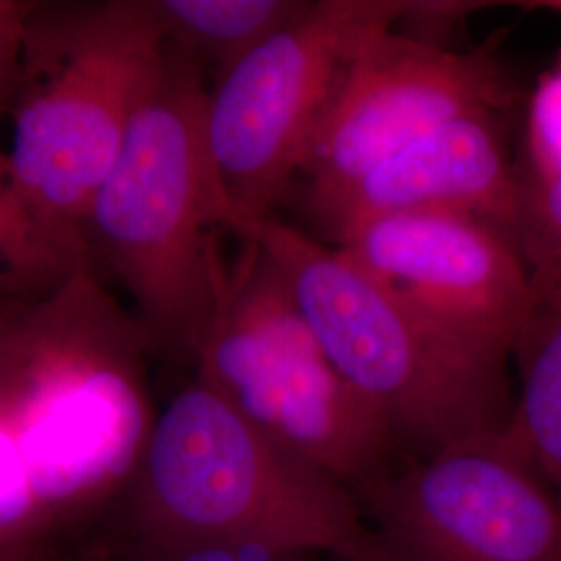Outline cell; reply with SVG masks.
<instances>
[{"label":"cell","mask_w":561,"mask_h":561,"mask_svg":"<svg viewBox=\"0 0 561 561\" xmlns=\"http://www.w3.org/2000/svg\"><path fill=\"white\" fill-rule=\"evenodd\" d=\"M164 57L148 0L36 2L9 106L18 296L88 268L90 208Z\"/></svg>","instance_id":"1"},{"label":"cell","mask_w":561,"mask_h":561,"mask_svg":"<svg viewBox=\"0 0 561 561\" xmlns=\"http://www.w3.org/2000/svg\"><path fill=\"white\" fill-rule=\"evenodd\" d=\"M150 347L90 268L13 300L0 424L60 533L127 493L138 472L157 421L144 366Z\"/></svg>","instance_id":"2"},{"label":"cell","mask_w":561,"mask_h":561,"mask_svg":"<svg viewBox=\"0 0 561 561\" xmlns=\"http://www.w3.org/2000/svg\"><path fill=\"white\" fill-rule=\"evenodd\" d=\"M127 507L140 545L227 542L343 561H405L347 484L194 379L157 412Z\"/></svg>","instance_id":"3"},{"label":"cell","mask_w":561,"mask_h":561,"mask_svg":"<svg viewBox=\"0 0 561 561\" xmlns=\"http://www.w3.org/2000/svg\"><path fill=\"white\" fill-rule=\"evenodd\" d=\"M206 94L201 62L167 46L85 227L88 254L131 296L150 345L192 362L229 275L219 233L236 227L206 148Z\"/></svg>","instance_id":"4"},{"label":"cell","mask_w":561,"mask_h":561,"mask_svg":"<svg viewBox=\"0 0 561 561\" xmlns=\"http://www.w3.org/2000/svg\"><path fill=\"white\" fill-rule=\"evenodd\" d=\"M277 264L306 322L335 366L398 439L431 456L507 428V358L447 331L373 279L337 245L273 215L243 225Z\"/></svg>","instance_id":"5"},{"label":"cell","mask_w":561,"mask_h":561,"mask_svg":"<svg viewBox=\"0 0 561 561\" xmlns=\"http://www.w3.org/2000/svg\"><path fill=\"white\" fill-rule=\"evenodd\" d=\"M240 240L196 379L287 451L366 489L385 474L393 431L329 362L277 264Z\"/></svg>","instance_id":"6"},{"label":"cell","mask_w":561,"mask_h":561,"mask_svg":"<svg viewBox=\"0 0 561 561\" xmlns=\"http://www.w3.org/2000/svg\"><path fill=\"white\" fill-rule=\"evenodd\" d=\"M408 0H319L219 73L204 136L238 233L273 215L350 59L396 30Z\"/></svg>","instance_id":"7"},{"label":"cell","mask_w":561,"mask_h":561,"mask_svg":"<svg viewBox=\"0 0 561 561\" xmlns=\"http://www.w3.org/2000/svg\"><path fill=\"white\" fill-rule=\"evenodd\" d=\"M520 90L491 48L458 50L389 30L345 65L308 146L301 173L310 204L447 121L505 115Z\"/></svg>","instance_id":"8"},{"label":"cell","mask_w":561,"mask_h":561,"mask_svg":"<svg viewBox=\"0 0 561 561\" xmlns=\"http://www.w3.org/2000/svg\"><path fill=\"white\" fill-rule=\"evenodd\" d=\"M364 491L405 561H561V497L505 431L422 456Z\"/></svg>","instance_id":"9"},{"label":"cell","mask_w":561,"mask_h":561,"mask_svg":"<svg viewBox=\"0 0 561 561\" xmlns=\"http://www.w3.org/2000/svg\"><path fill=\"white\" fill-rule=\"evenodd\" d=\"M333 241L447 331L512 358L535 289L518 243L500 227L447 213L382 215L343 227Z\"/></svg>","instance_id":"10"},{"label":"cell","mask_w":561,"mask_h":561,"mask_svg":"<svg viewBox=\"0 0 561 561\" xmlns=\"http://www.w3.org/2000/svg\"><path fill=\"white\" fill-rule=\"evenodd\" d=\"M502 125V115L447 121L310 206L331 236L370 217L447 213L491 222L516 240L524 180Z\"/></svg>","instance_id":"11"},{"label":"cell","mask_w":561,"mask_h":561,"mask_svg":"<svg viewBox=\"0 0 561 561\" xmlns=\"http://www.w3.org/2000/svg\"><path fill=\"white\" fill-rule=\"evenodd\" d=\"M512 358L520 391L505 435L561 497V296L535 300Z\"/></svg>","instance_id":"12"},{"label":"cell","mask_w":561,"mask_h":561,"mask_svg":"<svg viewBox=\"0 0 561 561\" xmlns=\"http://www.w3.org/2000/svg\"><path fill=\"white\" fill-rule=\"evenodd\" d=\"M310 0H148L162 41L222 73L261 42L298 20Z\"/></svg>","instance_id":"13"},{"label":"cell","mask_w":561,"mask_h":561,"mask_svg":"<svg viewBox=\"0 0 561 561\" xmlns=\"http://www.w3.org/2000/svg\"><path fill=\"white\" fill-rule=\"evenodd\" d=\"M59 533L18 445L0 424V561H41Z\"/></svg>","instance_id":"14"},{"label":"cell","mask_w":561,"mask_h":561,"mask_svg":"<svg viewBox=\"0 0 561 561\" xmlns=\"http://www.w3.org/2000/svg\"><path fill=\"white\" fill-rule=\"evenodd\" d=\"M522 180L516 243L530 273L535 300L561 296V173L530 175L522 169Z\"/></svg>","instance_id":"15"},{"label":"cell","mask_w":561,"mask_h":561,"mask_svg":"<svg viewBox=\"0 0 561 561\" xmlns=\"http://www.w3.org/2000/svg\"><path fill=\"white\" fill-rule=\"evenodd\" d=\"M526 150V173H561V65L542 76L528 101Z\"/></svg>","instance_id":"16"},{"label":"cell","mask_w":561,"mask_h":561,"mask_svg":"<svg viewBox=\"0 0 561 561\" xmlns=\"http://www.w3.org/2000/svg\"><path fill=\"white\" fill-rule=\"evenodd\" d=\"M482 7H493V2H456V0H412L408 2L403 15H401L398 25H405V30L400 32L401 36H408L412 41L433 44V46H447V38L454 36L456 30H460L466 20L474 13L481 11Z\"/></svg>","instance_id":"17"},{"label":"cell","mask_w":561,"mask_h":561,"mask_svg":"<svg viewBox=\"0 0 561 561\" xmlns=\"http://www.w3.org/2000/svg\"><path fill=\"white\" fill-rule=\"evenodd\" d=\"M140 561H314L308 556L280 553L261 547L227 542H192V545H140Z\"/></svg>","instance_id":"18"},{"label":"cell","mask_w":561,"mask_h":561,"mask_svg":"<svg viewBox=\"0 0 561 561\" xmlns=\"http://www.w3.org/2000/svg\"><path fill=\"white\" fill-rule=\"evenodd\" d=\"M36 2L0 0V117L9 113L20 73L25 27Z\"/></svg>","instance_id":"19"},{"label":"cell","mask_w":561,"mask_h":561,"mask_svg":"<svg viewBox=\"0 0 561 561\" xmlns=\"http://www.w3.org/2000/svg\"><path fill=\"white\" fill-rule=\"evenodd\" d=\"M15 250V215L11 204V181L7 152H0V273L9 296L11 291V262Z\"/></svg>","instance_id":"20"},{"label":"cell","mask_w":561,"mask_h":561,"mask_svg":"<svg viewBox=\"0 0 561 561\" xmlns=\"http://www.w3.org/2000/svg\"><path fill=\"white\" fill-rule=\"evenodd\" d=\"M13 296L0 298V396L4 391L9 366H11V314H13Z\"/></svg>","instance_id":"21"},{"label":"cell","mask_w":561,"mask_h":561,"mask_svg":"<svg viewBox=\"0 0 561 561\" xmlns=\"http://www.w3.org/2000/svg\"><path fill=\"white\" fill-rule=\"evenodd\" d=\"M518 7L539 9V11H549V13L561 15V0H535V2H520Z\"/></svg>","instance_id":"22"}]
</instances>
